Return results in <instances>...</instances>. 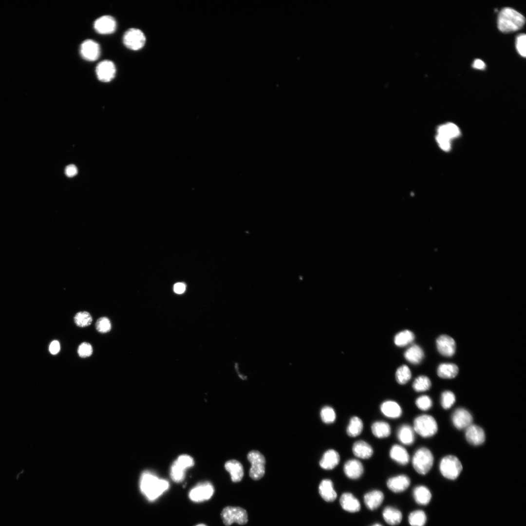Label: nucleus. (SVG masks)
I'll return each mask as SVG.
<instances>
[{
  "mask_svg": "<svg viewBox=\"0 0 526 526\" xmlns=\"http://www.w3.org/2000/svg\"><path fill=\"white\" fill-rule=\"evenodd\" d=\"M95 326L97 331L102 334L110 332L112 328L111 321L106 317H102L98 319L95 322Z\"/></svg>",
  "mask_w": 526,
  "mask_h": 526,
  "instance_id": "nucleus-42",
  "label": "nucleus"
},
{
  "mask_svg": "<svg viewBox=\"0 0 526 526\" xmlns=\"http://www.w3.org/2000/svg\"><path fill=\"white\" fill-rule=\"evenodd\" d=\"M417 407L422 411H427L432 406V399L428 395H423L418 397L415 400Z\"/></svg>",
  "mask_w": 526,
  "mask_h": 526,
  "instance_id": "nucleus-43",
  "label": "nucleus"
},
{
  "mask_svg": "<svg viewBox=\"0 0 526 526\" xmlns=\"http://www.w3.org/2000/svg\"><path fill=\"white\" fill-rule=\"evenodd\" d=\"M225 467L230 473L233 482L241 481L244 476V469L240 462L236 460H230L225 463Z\"/></svg>",
  "mask_w": 526,
  "mask_h": 526,
  "instance_id": "nucleus-24",
  "label": "nucleus"
},
{
  "mask_svg": "<svg viewBox=\"0 0 526 526\" xmlns=\"http://www.w3.org/2000/svg\"><path fill=\"white\" fill-rule=\"evenodd\" d=\"M94 27L96 32L99 34H110L115 31L116 21L111 16H103L95 20Z\"/></svg>",
  "mask_w": 526,
  "mask_h": 526,
  "instance_id": "nucleus-13",
  "label": "nucleus"
},
{
  "mask_svg": "<svg viewBox=\"0 0 526 526\" xmlns=\"http://www.w3.org/2000/svg\"><path fill=\"white\" fill-rule=\"evenodd\" d=\"M247 459L251 463L249 476L254 480L261 479L265 473V459L259 451H251L247 454Z\"/></svg>",
  "mask_w": 526,
  "mask_h": 526,
  "instance_id": "nucleus-7",
  "label": "nucleus"
},
{
  "mask_svg": "<svg viewBox=\"0 0 526 526\" xmlns=\"http://www.w3.org/2000/svg\"><path fill=\"white\" fill-rule=\"evenodd\" d=\"M173 289L176 293L182 294L185 291L186 286L183 283L178 282L174 284Z\"/></svg>",
  "mask_w": 526,
  "mask_h": 526,
  "instance_id": "nucleus-51",
  "label": "nucleus"
},
{
  "mask_svg": "<svg viewBox=\"0 0 526 526\" xmlns=\"http://www.w3.org/2000/svg\"><path fill=\"white\" fill-rule=\"evenodd\" d=\"M342 508L350 512H356L360 509V504L358 500L351 493H343L339 499Z\"/></svg>",
  "mask_w": 526,
  "mask_h": 526,
  "instance_id": "nucleus-20",
  "label": "nucleus"
},
{
  "mask_svg": "<svg viewBox=\"0 0 526 526\" xmlns=\"http://www.w3.org/2000/svg\"><path fill=\"white\" fill-rule=\"evenodd\" d=\"M206 526V525H205V524H199V525H196V526Z\"/></svg>",
  "mask_w": 526,
  "mask_h": 526,
  "instance_id": "nucleus-52",
  "label": "nucleus"
},
{
  "mask_svg": "<svg viewBox=\"0 0 526 526\" xmlns=\"http://www.w3.org/2000/svg\"><path fill=\"white\" fill-rule=\"evenodd\" d=\"M382 514L384 520L391 526L399 524L402 518L401 512L398 509L391 507H385Z\"/></svg>",
  "mask_w": 526,
  "mask_h": 526,
  "instance_id": "nucleus-28",
  "label": "nucleus"
},
{
  "mask_svg": "<svg viewBox=\"0 0 526 526\" xmlns=\"http://www.w3.org/2000/svg\"><path fill=\"white\" fill-rule=\"evenodd\" d=\"M390 456L398 464L405 466L410 461V456L407 451L402 446L394 445L390 450Z\"/></svg>",
  "mask_w": 526,
  "mask_h": 526,
  "instance_id": "nucleus-21",
  "label": "nucleus"
},
{
  "mask_svg": "<svg viewBox=\"0 0 526 526\" xmlns=\"http://www.w3.org/2000/svg\"><path fill=\"white\" fill-rule=\"evenodd\" d=\"M472 66L473 68L478 70H484L486 68L485 63L480 59H475Z\"/></svg>",
  "mask_w": 526,
  "mask_h": 526,
  "instance_id": "nucleus-50",
  "label": "nucleus"
},
{
  "mask_svg": "<svg viewBox=\"0 0 526 526\" xmlns=\"http://www.w3.org/2000/svg\"><path fill=\"white\" fill-rule=\"evenodd\" d=\"M413 429L415 432L420 436L428 438L436 433L438 425L435 418L432 415L422 414L414 419Z\"/></svg>",
  "mask_w": 526,
  "mask_h": 526,
  "instance_id": "nucleus-4",
  "label": "nucleus"
},
{
  "mask_svg": "<svg viewBox=\"0 0 526 526\" xmlns=\"http://www.w3.org/2000/svg\"><path fill=\"white\" fill-rule=\"evenodd\" d=\"M343 470L347 477L351 479H357L362 475L364 469L362 463L359 460L352 459L345 463Z\"/></svg>",
  "mask_w": 526,
  "mask_h": 526,
  "instance_id": "nucleus-16",
  "label": "nucleus"
},
{
  "mask_svg": "<svg viewBox=\"0 0 526 526\" xmlns=\"http://www.w3.org/2000/svg\"><path fill=\"white\" fill-rule=\"evenodd\" d=\"M372 526H382L380 524H376L373 525Z\"/></svg>",
  "mask_w": 526,
  "mask_h": 526,
  "instance_id": "nucleus-53",
  "label": "nucleus"
},
{
  "mask_svg": "<svg viewBox=\"0 0 526 526\" xmlns=\"http://www.w3.org/2000/svg\"><path fill=\"white\" fill-rule=\"evenodd\" d=\"M525 23V18L521 13L510 7H505L499 12L497 26L502 32L507 33L520 29Z\"/></svg>",
  "mask_w": 526,
  "mask_h": 526,
  "instance_id": "nucleus-2",
  "label": "nucleus"
},
{
  "mask_svg": "<svg viewBox=\"0 0 526 526\" xmlns=\"http://www.w3.org/2000/svg\"><path fill=\"white\" fill-rule=\"evenodd\" d=\"M371 431L374 435L378 438L387 437L391 432L390 425L382 421L374 422L371 426Z\"/></svg>",
  "mask_w": 526,
  "mask_h": 526,
  "instance_id": "nucleus-31",
  "label": "nucleus"
},
{
  "mask_svg": "<svg viewBox=\"0 0 526 526\" xmlns=\"http://www.w3.org/2000/svg\"><path fill=\"white\" fill-rule=\"evenodd\" d=\"M451 421L457 429L465 430L472 424L473 417L469 411L464 408H458L453 412Z\"/></svg>",
  "mask_w": 526,
  "mask_h": 526,
  "instance_id": "nucleus-10",
  "label": "nucleus"
},
{
  "mask_svg": "<svg viewBox=\"0 0 526 526\" xmlns=\"http://www.w3.org/2000/svg\"><path fill=\"white\" fill-rule=\"evenodd\" d=\"M363 428V424L361 419L357 416H353L349 421L346 432L348 436L355 437L361 433Z\"/></svg>",
  "mask_w": 526,
  "mask_h": 526,
  "instance_id": "nucleus-32",
  "label": "nucleus"
},
{
  "mask_svg": "<svg viewBox=\"0 0 526 526\" xmlns=\"http://www.w3.org/2000/svg\"><path fill=\"white\" fill-rule=\"evenodd\" d=\"M352 451L356 457L363 459L370 458L374 452L371 446L363 440L355 442L352 447Z\"/></svg>",
  "mask_w": 526,
  "mask_h": 526,
  "instance_id": "nucleus-23",
  "label": "nucleus"
},
{
  "mask_svg": "<svg viewBox=\"0 0 526 526\" xmlns=\"http://www.w3.org/2000/svg\"><path fill=\"white\" fill-rule=\"evenodd\" d=\"M410 479L406 475H399L389 478L387 486L391 491L398 493L406 490L410 485Z\"/></svg>",
  "mask_w": 526,
  "mask_h": 526,
  "instance_id": "nucleus-17",
  "label": "nucleus"
},
{
  "mask_svg": "<svg viewBox=\"0 0 526 526\" xmlns=\"http://www.w3.org/2000/svg\"><path fill=\"white\" fill-rule=\"evenodd\" d=\"M436 141L441 149L444 151H449L451 149L450 140L442 135L437 134Z\"/></svg>",
  "mask_w": 526,
  "mask_h": 526,
  "instance_id": "nucleus-47",
  "label": "nucleus"
},
{
  "mask_svg": "<svg viewBox=\"0 0 526 526\" xmlns=\"http://www.w3.org/2000/svg\"><path fill=\"white\" fill-rule=\"evenodd\" d=\"M413 495L416 502L421 505L428 504L432 498L430 490L426 487L421 485L414 488Z\"/></svg>",
  "mask_w": 526,
  "mask_h": 526,
  "instance_id": "nucleus-29",
  "label": "nucleus"
},
{
  "mask_svg": "<svg viewBox=\"0 0 526 526\" xmlns=\"http://www.w3.org/2000/svg\"><path fill=\"white\" fill-rule=\"evenodd\" d=\"M224 524L230 526L234 523L243 525L248 521V515L246 510L240 507H225L221 514Z\"/></svg>",
  "mask_w": 526,
  "mask_h": 526,
  "instance_id": "nucleus-6",
  "label": "nucleus"
},
{
  "mask_svg": "<svg viewBox=\"0 0 526 526\" xmlns=\"http://www.w3.org/2000/svg\"><path fill=\"white\" fill-rule=\"evenodd\" d=\"M431 385V381L428 377L420 376L415 378L413 387L416 392H422L429 390Z\"/></svg>",
  "mask_w": 526,
  "mask_h": 526,
  "instance_id": "nucleus-38",
  "label": "nucleus"
},
{
  "mask_svg": "<svg viewBox=\"0 0 526 526\" xmlns=\"http://www.w3.org/2000/svg\"><path fill=\"white\" fill-rule=\"evenodd\" d=\"M414 433L413 428L409 425L403 424L398 428L397 431V437L402 444L411 445L415 440Z\"/></svg>",
  "mask_w": 526,
  "mask_h": 526,
  "instance_id": "nucleus-25",
  "label": "nucleus"
},
{
  "mask_svg": "<svg viewBox=\"0 0 526 526\" xmlns=\"http://www.w3.org/2000/svg\"><path fill=\"white\" fill-rule=\"evenodd\" d=\"M93 352L91 344L87 342H82L78 347L77 354L79 357L86 358L90 357Z\"/></svg>",
  "mask_w": 526,
  "mask_h": 526,
  "instance_id": "nucleus-45",
  "label": "nucleus"
},
{
  "mask_svg": "<svg viewBox=\"0 0 526 526\" xmlns=\"http://www.w3.org/2000/svg\"><path fill=\"white\" fill-rule=\"evenodd\" d=\"M75 324L78 327H85L91 324L93 319L91 314L87 311L77 312L74 318Z\"/></svg>",
  "mask_w": 526,
  "mask_h": 526,
  "instance_id": "nucleus-37",
  "label": "nucleus"
},
{
  "mask_svg": "<svg viewBox=\"0 0 526 526\" xmlns=\"http://www.w3.org/2000/svg\"><path fill=\"white\" fill-rule=\"evenodd\" d=\"M384 499L382 492L378 490L370 491L365 494L364 501L366 506L370 510H375L382 504Z\"/></svg>",
  "mask_w": 526,
  "mask_h": 526,
  "instance_id": "nucleus-26",
  "label": "nucleus"
},
{
  "mask_svg": "<svg viewBox=\"0 0 526 526\" xmlns=\"http://www.w3.org/2000/svg\"><path fill=\"white\" fill-rule=\"evenodd\" d=\"M65 172L68 177H73L77 173V169L74 165H69L65 168Z\"/></svg>",
  "mask_w": 526,
  "mask_h": 526,
  "instance_id": "nucleus-49",
  "label": "nucleus"
},
{
  "mask_svg": "<svg viewBox=\"0 0 526 526\" xmlns=\"http://www.w3.org/2000/svg\"><path fill=\"white\" fill-rule=\"evenodd\" d=\"M97 78L101 81L108 82L111 81L115 76L116 68L114 63L109 60L100 62L95 69Z\"/></svg>",
  "mask_w": 526,
  "mask_h": 526,
  "instance_id": "nucleus-11",
  "label": "nucleus"
},
{
  "mask_svg": "<svg viewBox=\"0 0 526 526\" xmlns=\"http://www.w3.org/2000/svg\"><path fill=\"white\" fill-rule=\"evenodd\" d=\"M404 357L410 362L414 364H418L423 359L424 354L420 346L413 344L405 351Z\"/></svg>",
  "mask_w": 526,
  "mask_h": 526,
  "instance_id": "nucleus-27",
  "label": "nucleus"
},
{
  "mask_svg": "<svg viewBox=\"0 0 526 526\" xmlns=\"http://www.w3.org/2000/svg\"><path fill=\"white\" fill-rule=\"evenodd\" d=\"M380 410L383 415L392 419L399 417L402 413L400 405L396 402L390 400L382 402Z\"/></svg>",
  "mask_w": 526,
  "mask_h": 526,
  "instance_id": "nucleus-19",
  "label": "nucleus"
},
{
  "mask_svg": "<svg viewBox=\"0 0 526 526\" xmlns=\"http://www.w3.org/2000/svg\"><path fill=\"white\" fill-rule=\"evenodd\" d=\"M139 485L141 493L151 501L157 499L169 487L168 481L159 478L149 471L142 473Z\"/></svg>",
  "mask_w": 526,
  "mask_h": 526,
  "instance_id": "nucleus-1",
  "label": "nucleus"
},
{
  "mask_svg": "<svg viewBox=\"0 0 526 526\" xmlns=\"http://www.w3.org/2000/svg\"><path fill=\"white\" fill-rule=\"evenodd\" d=\"M465 430V437L470 444L474 446H479L484 443L486 434L481 427L472 424Z\"/></svg>",
  "mask_w": 526,
  "mask_h": 526,
  "instance_id": "nucleus-14",
  "label": "nucleus"
},
{
  "mask_svg": "<svg viewBox=\"0 0 526 526\" xmlns=\"http://www.w3.org/2000/svg\"><path fill=\"white\" fill-rule=\"evenodd\" d=\"M437 373L441 378H453L457 375L458 368L456 365L453 363H441L437 368Z\"/></svg>",
  "mask_w": 526,
  "mask_h": 526,
  "instance_id": "nucleus-30",
  "label": "nucleus"
},
{
  "mask_svg": "<svg viewBox=\"0 0 526 526\" xmlns=\"http://www.w3.org/2000/svg\"><path fill=\"white\" fill-rule=\"evenodd\" d=\"M176 460L186 469L190 468L194 465L193 459L187 454L180 455Z\"/></svg>",
  "mask_w": 526,
  "mask_h": 526,
  "instance_id": "nucleus-46",
  "label": "nucleus"
},
{
  "mask_svg": "<svg viewBox=\"0 0 526 526\" xmlns=\"http://www.w3.org/2000/svg\"><path fill=\"white\" fill-rule=\"evenodd\" d=\"M526 34H521L517 36L515 41L516 48L518 53L523 57L526 56Z\"/></svg>",
  "mask_w": 526,
  "mask_h": 526,
  "instance_id": "nucleus-44",
  "label": "nucleus"
},
{
  "mask_svg": "<svg viewBox=\"0 0 526 526\" xmlns=\"http://www.w3.org/2000/svg\"><path fill=\"white\" fill-rule=\"evenodd\" d=\"M426 520V514L421 510L413 511L408 518L409 523L411 526H424Z\"/></svg>",
  "mask_w": 526,
  "mask_h": 526,
  "instance_id": "nucleus-36",
  "label": "nucleus"
},
{
  "mask_svg": "<svg viewBox=\"0 0 526 526\" xmlns=\"http://www.w3.org/2000/svg\"><path fill=\"white\" fill-rule=\"evenodd\" d=\"M123 42L128 49L137 51L141 49L146 42V38L144 33L139 29L130 28L124 34Z\"/></svg>",
  "mask_w": 526,
  "mask_h": 526,
  "instance_id": "nucleus-8",
  "label": "nucleus"
},
{
  "mask_svg": "<svg viewBox=\"0 0 526 526\" xmlns=\"http://www.w3.org/2000/svg\"><path fill=\"white\" fill-rule=\"evenodd\" d=\"M436 346L438 352L445 357H451L456 350L454 340L447 335L440 336L436 339Z\"/></svg>",
  "mask_w": 526,
  "mask_h": 526,
  "instance_id": "nucleus-15",
  "label": "nucleus"
},
{
  "mask_svg": "<svg viewBox=\"0 0 526 526\" xmlns=\"http://www.w3.org/2000/svg\"><path fill=\"white\" fill-rule=\"evenodd\" d=\"M322 421L326 424L333 423L336 418V414L334 410L330 406L323 407L320 413Z\"/></svg>",
  "mask_w": 526,
  "mask_h": 526,
  "instance_id": "nucleus-41",
  "label": "nucleus"
},
{
  "mask_svg": "<svg viewBox=\"0 0 526 526\" xmlns=\"http://www.w3.org/2000/svg\"><path fill=\"white\" fill-rule=\"evenodd\" d=\"M340 456L338 453L333 449L326 451L319 462L321 468L326 470H330L335 468L339 463Z\"/></svg>",
  "mask_w": 526,
  "mask_h": 526,
  "instance_id": "nucleus-18",
  "label": "nucleus"
},
{
  "mask_svg": "<svg viewBox=\"0 0 526 526\" xmlns=\"http://www.w3.org/2000/svg\"><path fill=\"white\" fill-rule=\"evenodd\" d=\"M414 339L413 333L410 330H405L399 332L395 336L394 342L396 345L403 347L412 343Z\"/></svg>",
  "mask_w": 526,
  "mask_h": 526,
  "instance_id": "nucleus-34",
  "label": "nucleus"
},
{
  "mask_svg": "<svg viewBox=\"0 0 526 526\" xmlns=\"http://www.w3.org/2000/svg\"><path fill=\"white\" fill-rule=\"evenodd\" d=\"M433 461L432 452L426 448L421 447L415 451L412 462L413 468L417 473L425 475L432 469Z\"/></svg>",
  "mask_w": 526,
  "mask_h": 526,
  "instance_id": "nucleus-3",
  "label": "nucleus"
},
{
  "mask_svg": "<svg viewBox=\"0 0 526 526\" xmlns=\"http://www.w3.org/2000/svg\"><path fill=\"white\" fill-rule=\"evenodd\" d=\"M439 468L442 476L450 480L456 479L463 469L460 460L452 455H448L443 457L439 463Z\"/></svg>",
  "mask_w": 526,
  "mask_h": 526,
  "instance_id": "nucleus-5",
  "label": "nucleus"
},
{
  "mask_svg": "<svg viewBox=\"0 0 526 526\" xmlns=\"http://www.w3.org/2000/svg\"><path fill=\"white\" fill-rule=\"evenodd\" d=\"M49 351L52 355L57 354L60 349V346L58 341L54 340L51 342L49 346Z\"/></svg>",
  "mask_w": 526,
  "mask_h": 526,
  "instance_id": "nucleus-48",
  "label": "nucleus"
},
{
  "mask_svg": "<svg viewBox=\"0 0 526 526\" xmlns=\"http://www.w3.org/2000/svg\"><path fill=\"white\" fill-rule=\"evenodd\" d=\"M80 53L84 59L90 61H95L100 56V46L93 40H85L80 46Z\"/></svg>",
  "mask_w": 526,
  "mask_h": 526,
  "instance_id": "nucleus-12",
  "label": "nucleus"
},
{
  "mask_svg": "<svg viewBox=\"0 0 526 526\" xmlns=\"http://www.w3.org/2000/svg\"><path fill=\"white\" fill-rule=\"evenodd\" d=\"M319 490L321 497L326 502H333L337 497L333 483L329 479H324L321 481Z\"/></svg>",
  "mask_w": 526,
  "mask_h": 526,
  "instance_id": "nucleus-22",
  "label": "nucleus"
},
{
  "mask_svg": "<svg viewBox=\"0 0 526 526\" xmlns=\"http://www.w3.org/2000/svg\"><path fill=\"white\" fill-rule=\"evenodd\" d=\"M186 469L175 460L171 465L170 476L173 481L179 483L183 481L185 477Z\"/></svg>",
  "mask_w": 526,
  "mask_h": 526,
  "instance_id": "nucleus-35",
  "label": "nucleus"
},
{
  "mask_svg": "<svg viewBox=\"0 0 526 526\" xmlns=\"http://www.w3.org/2000/svg\"><path fill=\"white\" fill-rule=\"evenodd\" d=\"M214 488L208 482L198 484L189 492V499L195 502H201L209 499L214 493Z\"/></svg>",
  "mask_w": 526,
  "mask_h": 526,
  "instance_id": "nucleus-9",
  "label": "nucleus"
},
{
  "mask_svg": "<svg viewBox=\"0 0 526 526\" xmlns=\"http://www.w3.org/2000/svg\"><path fill=\"white\" fill-rule=\"evenodd\" d=\"M456 397L453 392L450 391H444L441 395V405L443 409L451 408L455 402Z\"/></svg>",
  "mask_w": 526,
  "mask_h": 526,
  "instance_id": "nucleus-40",
  "label": "nucleus"
},
{
  "mask_svg": "<svg viewBox=\"0 0 526 526\" xmlns=\"http://www.w3.org/2000/svg\"><path fill=\"white\" fill-rule=\"evenodd\" d=\"M411 378V372L409 368L405 365L400 366L395 373V378L400 384H405Z\"/></svg>",
  "mask_w": 526,
  "mask_h": 526,
  "instance_id": "nucleus-39",
  "label": "nucleus"
},
{
  "mask_svg": "<svg viewBox=\"0 0 526 526\" xmlns=\"http://www.w3.org/2000/svg\"><path fill=\"white\" fill-rule=\"evenodd\" d=\"M438 134L442 135L451 140L460 134L459 128L454 124L448 123L440 126L438 128Z\"/></svg>",
  "mask_w": 526,
  "mask_h": 526,
  "instance_id": "nucleus-33",
  "label": "nucleus"
}]
</instances>
